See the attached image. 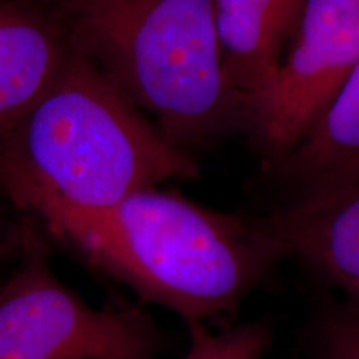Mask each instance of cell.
Returning a JSON list of instances; mask_svg holds the SVG:
<instances>
[{"mask_svg": "<svg viewBox=\"0 0 359 359\" xmlns=\"http://www.w3.org/2000/svg\"><path fill=\"white\" fill-rule=\"evenodd\" d=\"M8 195L92 266L190 325L235 311L283 259L262 217L218 212L175 190L148 188L102 210Z\"/></svg>", "mask_w": 359, "mask_h": 359, "instance_id": "6da1fadb", "label": "cell"}, {"mask_svg": "<svg viewBox=\"0 0 359 359\" xmlns=\"http://www.w3.org/2000/svg\"><path fill=\"white\" fill-rule=\"evenodd\" d=\"M201 165L72 45L34 107L0 138V183L80 210H102Z\"/></svg>", "mask_w": 359, "mask_h": 359, "instance_id": "7a4b0ae2", "label": "cell"}, {"mask_svg": "<svg viewBox=\"0 0 359 359\" xmlns=\"http://www.w3.org/2000/svg\"><path fill=\"white\" fill-rule=\"evenodd\" d=\"M70 42L170 142L190 151L246 130L224 75L213 0H40Z\"/></svg>", "mask_w": 359, "mask_h": 359, "instance_id": "3957f363", "label": "cell"}, {"mask_svg": "<svg viewBox=\"0 0 359 359\" xmlns=\"http://www.w3.org/2000/svg\"><path fill=\"white\" fill-rule=\"evenodd\" d=\"M160 334L137 308H95L32 258L0 286V359H155Z\"/></svg>", "mask_w": 359, "mask_h": 359, "instance_id": "277c9868", "label": "cell"}, {"mask_svg": "<svg viewBox=\"0 0 359 359\" xmlns=\"http://www.w3.org/2000/svg\"><path fill=\"white\" fill-rule=\"evenodd\" d=\"M359 62V0H306L269 87L248 105L246 132L262 168L290 154L325 114Z\"/></svg>", "mask_w": 359, "mask_h": 359, "instance_id": "5b68a950", "label": "cell"}, {"mask_svg": "<svg viewBox=\"0 0 359 359\" xmlns=\"http://www.w3.org/2000/svg\"><path fill=\"white\" fill-rule=\"evenodd\" d=\"M262 219L283 258L303 259L359 304V185L275 206Z\"/></svg>", "mask_w": 359, "mask_h": 359, "instance_id": "8992f818", "label": "cell"}, {"mask_svg": "<svg viewBox=\"0 0 359 359\" xmlns=\"http://www.w3.org/2000/svg\"><path fill=\"white\" fill-rule=\"evenodd\" d=\"M255 185L275 195L276 206L359 185V62L306 137Z\"/></svg>", "mask_w": 359, "mask_h": 359, "instance_id": "52a82bcc", "label": "cell"}, {"mask_svg": "<svg viewBox=\"0 0 359 359\" xmlns=\"http://www.w3.org/2000/svg\"><path fill=\"white\" fill-rule=\"evenodd\" d=\"M70 52L65 27L40 0H0V138L50 87Z\"/></svg>", "mask_w": 359, "mask_h": 359, "instance_id": "ba28073f", "label": "cell"}, {"mask_svg": "<svg viewBox=\"0 0 359 359\" xmlns=\"http://www.w3.org/2000/svg\"><path fill=\"white\" fill-rule=\"evenodd\" d=\"M306 0H213L222 65L246 105L275 79Z\"/></svg>", "mask_w": 359, "mask_h": 359, "instance_id": "9c48e42d", "label": "cell"}, {"mask_svg": "<svg viewBox=\"0 0 359 359\" xmlns=\"http://www.w3.org/2000/svg\"><path fill=\"white\" fill-rule=\"evenodd\" d=\"M271 333L263 323H241L223 331L190 325V348L183 359H262Z\"/></svg>", "mask_w": 359, "mask_h": 359, "instance_id": "30bf717a", "label": "cell"}, {"mask_svg": "<svg viewBox=\"0 0 359 359\" xmlns=\"http://www.w3.org/2000/svg\"><path fill=\"white\" fill-rule=\"evenodd\" d=\"M327 359H359V316H339L327 331Z\"/></svg>", "mask_w": 359, "mask_h": 359, "instance_id": "8fae6325", "label": "cell"}]
</instances>
